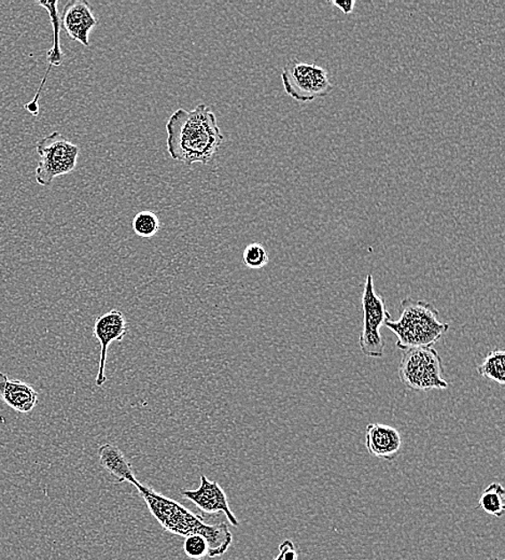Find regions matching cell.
Here are the masks:
<instances>
[{"label": "cell", "mask_w": 505, "mask_h": 560, "mask_svg": "<svg viewBox=\"0 0 505 560\" xmlns=\"http://www.w3.org/2000/svg\"><path fill=\"white\" fill-rule=\"evenodd\" d=\"M504 494L501 484L492 483L484 489L477 509H482L485 513L493 517H502L505 512Z\"/></svg>", "instance_id": "obj_15"}, {"label": "cell", "mask_w": 505, "mask_h": 560, "mask_svg": "<svg viewBox=\"0 0 505 560\" xmlns=\"http://www.w3.org/2000/svg\"><path fill=\"white\" fill-rule=\"evenodd\" d=\"M477 375L489 381L504 386L505 383V351H493L485 358L481 366L477 367Z\"/></svg>", "instance_id": "obj_16"}, {"label": "cell", "mask_w": 505, "mask_h": 560, "mask_svg": "<svg viewBox=\"0 0 505 560\" xmlns=\"http://www.w3.org/2000/svg\"><path fill=\"white\" fill-rule=\"evenodd\" d=\"M491 560H504V559H498V558H496V559H491Z\"/></svg>", "instance_id": "obj_22"}, {"label": "cell", "mask_w": 505, "mask_h": 560, "mask_svg": "<svg viewBox=\"0 0 505 560\" xmlns=\"http://www.w3.org/2000/svg\"><path fill=\"white\" fill-rule=\"evenodd\" d=\"M60 27L68 37L84 47H90L89 37L92 29L99 24L92 8L85 0H70L60 15Z\"/></svg>", "instance_id": "obj_10"}, {"label": "cell", "mask_w": 505, "mask_h": 560, "mask_svg": "<svg viewBox=\"0 0 505 560\" xmlns=\"http://www.w3.org/2000/svg\"><path fill=\"white\" fill-rule=\"evenodd\" d=\"M38 4L47 10L53 28V45L47 54L49 67H59L63 64L64 59L59 43V33L62 27H60V18L58 10L59 2H39Z\"/></svg>", "instance_id": "obj_14"}, {"label": "cell", "mask_w": 505, "mask_h": 560, "mask_svg": "<svg viewBox=\"0 0 505 560\" xmlns=\"http://www.w3.org/2000/svg\"><path fill=\"white\" fill-rule=\"evenodd\" d=\"M184 552L190 559L201 560L205 557H209V547L206 540L199 536V534H193L185 538Z\"/></svg>", "instance_id": "obj_19"}, {"label": "cell", "mask_w": 505, "mask_h": 560, "mask_svg": "<svg viewBox=\"0 0 505 560\" xmlns=\"http://www.w3.org/2000/svg\"><path fill=\"white\" fill-rule=\"evenodd\" d=\"M183 497L191 501L201 512L214 516V514L225 513L227 521L232 526L239 527V519L232 512L226 493L220 484L216 481H209L206 476H201V484L198 489H184L181 491Z\"/></svg>", "instance_id": "obj_9"}, {"label": "cell", "mask_w": 505, "mask_h": 560, "mask_svg": "<svg viewBox=\"0 0 505 560\" xmlns=\"http://www.w3.org/2000/svg\"><path fill=\"white\" fill-rule=\"evenodd\" d=\"M403 446L400 432L383 423H368L366 428V447L371 456L392 461Z\"/></svg>", "instance_id": "obj_11"}, {"label": "cell", "mask_w": 505, "mask_h": 560, "mask_svg": "<svg viewBox=\"0 0 505 560\" xmlns=\"http://www.w3.org/2000/svg\"><path fill=\"white\" fill-rule=\"evenodd\" d=\"M398 377L413 391L444 390L449 386L443 376L442 358L433 347L404 351Z\"/></svg>", "instance_id": "obj_4"}, {"label": "cell", "mask_w": 505, "mask_h": 560, "mask_svg": "<svg viewBox=\"0 0 505 560\" xmlns=\"http://www.w3.org/2000/svg\"><path fill=\"white\" fill-rule=\"evenodd\" d=\"M166 134L170 158L185 165L209 164L225 140L216 114L206 104L191 111L176 110L166 123Z\"/></svg>", "instance_id": "obj_1"}, {"label": "cell", "mask_w": 505, "mask_h": 560, "mask_svg": "<svg viewBox=\"0 0 505 560\" xmlns=\"http://www.w3.org/2000/svg\"><path fill=\"white\" fill-rule=\"evenodd\" d=\"M132 226L136 235L150 239L158 233L161 225L158 215L144 210L134 217Z\"/></svg>", "instance_id": "obj_17"}, {"label": "cell", "mask_w": 505, "mask_h": 560, "mask_svg": "<svg viewBox=\"0 0 505 560\" xmlns=\"http://www.w3.org/2000/svg\"><path fill=\"white\" fill-rule=\"evenodd\" d=\"M100 466L109 472L118 483H130L133 486L139 483L136 478L132 465L126 459L122 451L113 444H103L99 448Z\"/></svg>", "instance_id": "obj_13"}, {"label": "cell", "mask_w": 505, "mask_h": 560, "mask_svg": "<svg viewBox=\"0 0 505 560\" xmlns=\"http://www.w3.org/2000/svg\"><path fill=\"white\" fill-rule=\"evenodd\" d=\"M242 261L251 270L264 269L270 262L269 254L264 246L259 243H252L246 247Z\"/></svg>", "instance_id": "obj_18"}, {"label": "cell", "mask_w": 505, "mask_h": 560, "mask_svg": "<svg viewBox=\"0 0 505 560\" xmlns=\"http://www.w3.org/2000/svg\"><path fill=\"white\" fill-rule=\"evenodd\" d=\"M281 83L285 92L300 103H311L330 94L333 90L325 68L297 60H292L282 69Z\"/></svg>", "instance_id": "obj_7"}, {"label": "cell", "mask_w": 505, "mask_h": 560, "mask_svg": "<svg viewBox=\"0 0 505 560\" xmlns=\"http://www.w3.org/2000/svg\"><path fill=\"white\" fill-rule=\"evenodd\" d=\"M400 318L389 320L386 327L397 336V347H432L449 330V325L439 320V312L430 302L406 297L401 301Z\"/></svg>", "instance_id": "obj_3"}, {"label": "cell", "mask_w": 505, "mask_h": 560, "mask_svg": "<svg viewBox=\"0 0 505 560\" xmlns=\"http://www.w3.org/2000/svg\"><path fill=\"white\" fill-rule=\"evenodd\" d=\"M0 398L12 410L28 414L37 406L39 395L28 383L10 380L0 372Z\"/></svg>", "instance_id": "obj_12"}, {"label": "cell", "mask_w": 505, "mask_h": 560, "mask_svg": "<svg viewBox=\"0 0 505 560\" xmlns=\"http://www.w3.org/2000/svg\"><path fill=\"white\" fill-rule=\"evenodd\" d=\"M279 555L274 560H297L299 554H297L296 548L291 540H285L280 543L279 548Z\"/></svg>", "instance_id": "obj_20"}, {"label": "cell", "mask_w": 505, "mask_h": 560, "mask_svg": "<svg viewBox=\"0 0 505 560\" xmlns=\"http://www.w3.org/2000/svg\"><path fill=\"white\" fill-rule=\"evenodd\" d=\"M363 329L359 337L362 354L368 358L380 359L385 351L381 329L386 322L391 320L383 297L377 294L372 274H368L362 295Z\"/></svg>", "instance_id": "obj_6"}, {"label": "cell", "mask_w": 505, "mask_h": 560, "mask_svg": "<svg viewBox=\"0 0 505 560\" xmlns=\"http://www.w3.org/2000/svg\"><path fill=\"white\" fill-rule=\"evenodd\" d=\"M333 6L337 7L341 10V12L344 14H351L353 12V9H355L356 2L355 0H344V2H331Z\"/></svg>", "instance_id": "obj_21"}, {"label": "cell", "mask_w": 505, "mask_h": 560, "mask_svg": "<svg viewBox=\"0 0 505 560\" xmlns=\"http://www.w3.org/2000/svg\"><path fill=\"white\" fill-rule=\"evenodd\" d=\"M93 335L100 344V356L99 372L96 375V386L103 387L107 382L106 376V361H107L108 348L113 342H121L128 335V324H126L123 312L118 310H111L106 314L96 318Z\"/></svg>", "instance_id": "obj_8"}, {"label": "cell", "mask_w": 505, "mask_h": 560, "mask_svg": "<svg viewBox=\"0 0 505 560\" xmlns=\"http://www.w3.org/2000/svg\"><path fill=\"white\" fill-rule=\"evenodd\" d=\"M39 162L36 169L37 184L51 185L59 176L67 175L77 166L80 149L59 132H53L40 139L36 145Z\"/></svg>", "instance_id": "obj_5"}, {"label": "cell", "mask_w": 505, "mask_h": 560, "mask_svg": "<svg viewBox=\"0 0 505 560\" xmlns=\"http://www.w3.org/2000/svg\"><path fill=\"white\" fill-rule=\"evenodd\" d=\"M135 487L144 499L149 512L164 531L183 538L199 534L209 543L210 558L222 556L229 551L233 542V534L226 523L207 524L199 514L190 511L183 504L155 492L154 489L143 485L140 482Z\"/></svg>", "instance_id": "obj_2"}]
</instances>
